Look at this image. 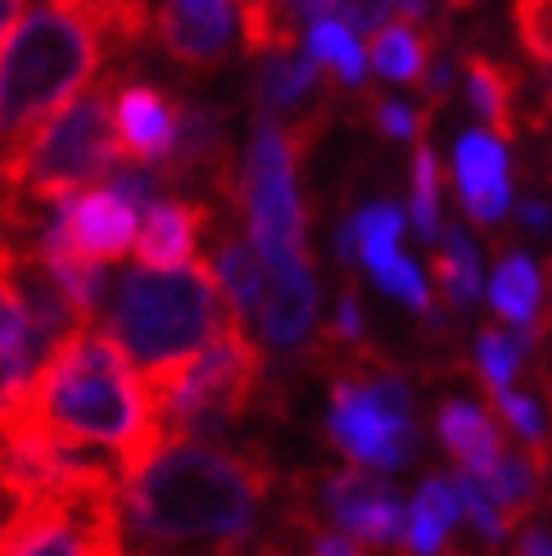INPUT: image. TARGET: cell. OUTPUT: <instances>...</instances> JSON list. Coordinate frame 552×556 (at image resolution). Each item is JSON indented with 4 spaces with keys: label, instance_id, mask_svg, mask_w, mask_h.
I'll list each match as a JSON object with an SVG mask.
<instances>
[{
    "label": "cell",
    "instance_id": "8992f818",
    "mask_svg": "<svg viewBox=\"0 0 552 556\" xmlns=\"http://www.w3.org/2000/svg\"><path fill=\"white\" fill-rule=\"evenodd\" d=\"M259 380H263V353L231 317V326L200 357H190V363L163 376H150L146 384L173 439H213L231 430L254 407Z\"/></svg>",
    "mask_w": 552,
    "mask_h": 556
},
{
    "label": "cell",
    "instance_id": "f35d334b",
    "mask_svg": "<svg viewBox=\"0 0 552 556\" xmlns=\"http://www.w3.org/2000/svg\"><path fill=\"white\" fill-rule=\"evenodd\" d=\"M516 556H552V534L543 525H526V530L516 534Z\"/></svg>",
    "mask_w": 552,
    "mask_h": 556
},
{
    "label": "cell",
    "instance_id": "44dd1931",
    "mask_svg": "<svg viewBox=\"0 0 552 556\" xmlns=\"http://www.w3.org/2000/svg\"><path fill=\"white\" fill-rule=\"evenodd\" d=\"M37 249H41L50 276L60 281V290L68 294V303L77 308V317L91 326V321H96V308H100V294H104V267H100L96 258H87V254H81V249L68 240L60 208H54V217L41 227Z\"/></svg>",
    "mask_w": 552,
    "mask_h": 556
},
{
    "label": "cell",
    "instance_id": "ffe728a7",
    "mask_svg": "<svg viewBox=\"0 0 552 556\" xmlns=\"http://www.w3.org/2000/svg\"><path fill=\"white\" fill-rule=\"evenodd\" d=\"M439 426V443L449 448V457L457 462V470H472V476H489L493 466L503 462V430L499 421L480 407V403H466V399H449L435 416Z\"/></svg>",
    "mask_w": 552,
    "mask_h": 556
},
{
    "label": "cell",
    "instance_id": "60d3db41",
    "mask_svg": "<svg viewBox=\"0 0 552 556\" xmlns=\"http://www.w3.org/2000/svg\"><path fill=\"white\" fill-rule=\"evenodd\" d=\"M336 254H340V263H353V258H357V236H353V222H344V227L336 231Z\"/></svg>",
    "mask_w": 552,
    "mask_h": 556
},
{
    "label": "cell",
    "instance_id": "ee69618b",
    "mask_svg": "<svg viewBox=\"0 0 552 556\" xmlns=\"http://www.w3.org/2000/svg\"><path fill=\"white\" fill-rule=\"evenodd\" d=\"M543 91H548V109H552V68H543Z\"/></svg>",
    "mask_w": 552,
    "mask_h": 556
},
{
    "label": "cell",
    "instance_id": "e0dca14e",
    "mask_svg": "<svg viewBox=\"0 0 552 556\" xmlns=\"http://www.w3.org/2000/svg\"><path fill=\"white\" fill-rule=\"evenodd\" d=\"M114 123L123 159L131 163H163L177 146V104L159 87H141V81L123 87L114 104Z\"/></svg>",
    "mask_w": 552,
    "mask_h": 556
},
{
    "label": "cell",
    "instance_id": "5bb4252c",
    "mask_svg": "<svg viewBox=\"0 0 552 556\" xmlns=\"http://www.w3.org/2000/svg\"><path fill=\"white\" fill-rule=\"evenodd\" d=\"M453 177L466 217L480 227L503 222V213L512 208V163L499 131H466L453 150Z\"/></svg>",
    "mask_w": 552,
    "mask_h": 556
},
{
    "label": "cell",
    "instance_id": "4dcf8cb0",
    "mask_svg": "<svg viewBox=\"0 0 552 556\" xmlns=\"http://www.w3.org/2000/svg\"><path fill=\"white\" fill-rule=\"evenodd\" d=\"M412 227L426 244L444 240V217H439V159L426 141L412 154Z\"/></svg>",
    "mask_w": 552,
    "mask_h": 556
},
{
    "label": "cell",
    "instance_id": "b9f144b4",
    "mask_svg": "<svg viewBox=\"0 0 552 556\" xmlns=\"http://www.w3.org/2000/svg\"><path fill=\"white\" fill-rule=\"evenodd\" d=\"M390 5H394V14H399L403 23H417V18H426L430 0H390Z\"/></svg>",
    "mask_w": 552,
    "mask_h": 556
},
{
    "label": "cell",
    "instance_id": "d4e9b609",
    "mask_svg": "<svg viewBox=\"0 0 552 556\" xmlns=\"http://www.w3.org/2000/svg\"><path fill=\"white\" fill-rule=\"evenodd\" d=\"M539 330L543 326H512V330H485L476 340V371L489 384V394H503L512 389V380L526 367V357L539 344Z\"/></svg>",
    "mask_w": 552,
    "mask_h": 556
},
{
    "label": "cell",
    "instance_id": "52a82bcc",
    "mask_svg": "<svg viewBox=\"0 0 552 556\" xmlns=\"http://www.w3.org/2000/svg\"><path fill=\"white\" fill-rule=\"evenodd\" d=\"M313 127H281L272 114L254 127L250 159H244L240 204L250 222V240L263 254L267 271H286L309 263V240H303V204H299V150L309 146Z\"/></svg>",
    "mask_w": 552,
    "mask_h": 556
},
{
    "label": "cell",
    "instance_id": "603a6c76",
    "mask_svg": "<svg viewBox=\"0 0 552 556\" xmlns=\"http://www.w3.org/2000/svg\"><path fill=\"white\" fill-rule=\"evenodd\" d=\"M489 308L499 313L507 326H543L539 308H543V276L539 267L512 249V254L499 258L493 267V281H489Z\"/></svg>",
    "mask_w": 552,
    "mask_h": 556
},
{
    "label": "cell",
    "instance_id": "83f0119b",
    "mask_svg": "<svg viewBox=\"0 0 552 556\" xmlns=\"http://www.w3.org/2000/svg\"><path fill=\"white\" fill-rule=\"evenodd\" d=\"M303 46H309V54L322 68H330L340 81H349V87H357V81L367 77V54H363L357 27L349 18H317V23H309Z\"/></svg>",
    "mask_w": 552,
    "mask_h": 556
},
{
    "label": "cell",
    "instance_id": "5b68a950",
    "mask_svg": "<svg viewBox=\"0 0 552 556\" xmlns=\"http://www.w3.org/2000/svg\"><path fill=\"white\" fill-rule=\"evenodd\" d=\"M118 77H104L87 96L68 100L60 114L0 150V190L23 194L27 204H64L77 186L104 181L123 159V141L109 114V91Z\"/></svg>",
    "mask_w": 552,
    "mask_h": 556
},
{
    "label": "cell",
    "instance_id": "d6986e66",
    "mask_svg": "<svg viewBox=\"0 0 552 556\" xmlns=\"http://www.w3.org/2000/svg\"><path fill=\"white\" fill-rule=\"evenodd\" d=\"M213 276H217V286H223L231 317L240 326H250L263 308L272 271H267L263 254L254 249V240H240L231 231V222H223V217H213Z\"/></svg>",
    "mask_w": 552,
    "mask_h": 556
},
{
    "label": "cell",
    "instance_id": "484cf974",
    "mask_svg": "<svg viewBox=\"0 0 552 556\" xmlns=\"http://www.w3.org/2000/svg\"><path fill=\"white\" fill-rule=\"evenodd\" d=\"M466 96H472V104H476V114L503 136L516 131V81H512V73L503 68V64H493V60H485V54H472L466 60Z\"/></svg>",
    "mask_w": 552,
    "mask_h": 556
},
{
    "label": "cell",
    "instance_id": "8fae6325",
    "mask_svg": "<svg viewBox=\"0 0 552 556\" xmlns=\"http://www.w3.org/2000/svg\"><path fill=\"white\" fill-rule=\"evenodd\" d=\"M322 511L330 516L336 530L353 534L363 547H376V552L399 547L407 530V507L399 503V493L363 466L336 470V476L322 480Z\"/></svg>",
    "mask_w": 552,
    "mask_h": 556
},
{
    "label": "cell",
    "instance_id": "ab89813d",
    "mask_svg": "<svg viewBox=\"0 0 552 556\" xmlns=\"http://www.w3.org/2000/svg\"><path fill=\"white\" fill-rule=\"evenodd\" d=\"M520 227L548 231V227H552V208H548L543 200H526V204H520Z\"/></svg>",
    "mask_w": 552,
    "mask_h": 556
},
{
    "label": "cell",
    "instance_id": "cb8c5ba5",
    "mask_svg": "<svg viewBox=\"0 0 552 556\" xmlns=\"http://www.w3.org/2000/svg\"><path fill=\"white\" fill-rule=\"evenodd\" d=\"M435 281L444 290V299L453 308H472V303L485 294V271H480V249L462 227H449L444 240H439L435 254Z\"/></svg>",
    "mask_w": 552,
    "mask_h": 556
},
{
    "label": "cell",
    "instance_id": "7bdbcfd3",
    "mask_svg": "<svg viewBox=\"0 0 552 556\" xmlns=\"http://www.w3.org/2000/svg\"><path fill=\"white\" fill-rule=\"evenodd\" d=\"M23 5H27V0H0V41H5V33H10V27L18 23Z\"/></svg>",
    "mask_w": 552,
    "mask_h": 556
},
{
    "label": "cell",
    "instance_id": "74e56055",
    "mask_svg": "<svg viewBox=\"0 0 552 556\" xmlns=\"http://www.w3.org/2000/svg\"><path fill=\"white\" fill-rule=\"evenodd\" d=\"M330 336L340 344H363V308H357L353 294H340L336 303V326H330Z\"/></svg>",
    "mask_w": 552,
    "mask_h": 556
},
{
    "label": "cell",
    "instance_id": "d590c367",
    "mask_svg": "<svg viewBox=\"0 0 552 556\" xmlns=\"http://www.w3.org/2000/svg\"><path fill=\"white\" fill-rule=\"evenodd\" d=\"M372 114H376V127L390 136V141H422L426 114H417V109H407V104H399V100H376Z\"/></svg>",
    "mask_w": 552,
    "mask_h": 556
},
{
    "label": "cell",
    "instance_id": "30bf717a",
    "mask_svg": "<svg viewBox=\"0 0 552 556\" xmlns=\"http://www.w3.org/2000/svg\"><path fill=\"white\" fill-rule=\"evenodd\" d=\"M18 254H23V244L0 236V416L23 403L41 363L50 357L37 330V317L27 308L23 286H18Z\"/></svg>",
    "mask_w": 552,
    "mask_h": 556
},
{
    "label": "cell",
    "instance_id": "ba28073f",
    "mask_svg": "<svg viewBox=\"0 0 552 556\" xmlns=\"http://www.w3.org/2000/svg\"><path fill=\"white\" fill-rule=\"evenodd\" d=\"M330 443L363 470H399L417 457V421H412L407 384L385 371L363 367V357L330 384Z\"/></svg>",
    "mask_w": 552,
    "mask_h": 556
},
{
    "label": "cell",
    "instance_id": "2e32d148",
    "mask_svg": "<svg viewBox=\"0 0 552 556\" xmlns=\"http://www.w3.org/2000/svg\"><path fill=\"white\" fill-rule=\"evenodd\" d=\"M213 208L196 200H154L146 208V227L136 236V258L141 267H186L200 258V236L213 227Z\"/></svg>",
    "mask_w": 552,
    "mask_h": 556
},
{
    "label": "cell",
    "instance_id": "4316f807",
    "mask_svg": "<svg viewBox=\"0 0 552 556\" xmlns=\"http://www.w3.org/2000/svg\"><path fill=\"white\" fill-rule=\"evenodd\" d=\"M317 60L313 54H267V64L254 77L259 91V109L276 114V109H299L309 100V91L317 87Z\"/></svg>",
    "mask_w": 552,
    "mask_h": 556
},
{
    "label": "cell",
    "instance_id": "4fadbf2b",
    "mask_svg": "<svg viewBox=\"0 0 552 556\" xmlns=\"http://www.w3.org/2000/svg\"><path fill=\"white\" fill-rule=\"evenodd\" d=\"M154 41L186 68H217L231 46V5L227 0H168L154 10Z\"/></svg>",
    "mask_w": 552,
    "mask_h": 556
},
{
    "label": "cell",
    "instance_id": "f1b7e54d",
    "mask_svg": "<svg viewBox=\"0 0 552 556\" xmlns=\"http://www.w3.org/2000/svg\"><path fill=\"white\" fill-rule=\"evenodd\" d=\"M372 64L390 81H422L430 68V41L412 23H385L372 41Z\"/></svg>",
    "mask_w": 552,
    "mask_h": 556
},
{
    "label": "cell",
    "instance_id": "f546056e",
    "mask_svg": "<svg viewBox=\"0 0 552 556\" xmlns=\"http://www.w3.org/2000/svg\"><path fill=\"white\" fill-rule=\"evenodd\" d=\"M543 470H548V457H539V453H503V462L480 480L503 503L507 516H526L543 493Z\"/></svg>",
    "mask_w": 552,
    "mask_h": 556
},
{
    "label": "cell",
    "instance_id": "9a60e30c",
    "mask_svg": "<svg viewBox=\"0 0 552 556\" xmlns=\"http://www.w3.org/2000/svg\"><path fill=\"white\" fill-rule=\"evenodd\" d=\"M64 217V231L68 240L81 249L87 258L96 263H114L123 258L131 240H136V208L123 200L118 190H87V194H77V200H64V204H54Z\"/></svg>",
    "mask_w": 552,
    "mask_h": 556
},
{
    "label": "cell",
    "instance_id": "e575fe53",
    "mask_svg": "<svg viewBox=\"0 0 552 556\" xmlns=\"http://www.w3.org/2000/svg\"><path fill=\"white\" fill-rule=\"evenodd\" d=\"M376 276V286L385 294H394L399 303H407L412 313H422V317H435V303H430V290H426V276L417 271V263L394 254V258H385L380 267H372Z\"/></svg>",
    "mask_w": 552,
    "mask_h": 556
},
{
    "label": "cell",
    "instance_id": "9c48e42d",
    "mask_svg": "<svg viewBox=\"0 0 552 556\" xmlns=\"http://www.w3.org/2000/svg\"><path fill=\"white\" fill-rule=\"evenodd\" d=\"M0 556H131L118 480L10 507Z\"/></svg>",
    "mask_w": 552,
    "mask_h": 556
},
{
    "label": "cell",
    "instance_id": "d6a6232c",
    "mask_svg": "<svg viewBox=\"0 0 552 556\" xmlns=\"http://www.w3.org/2000/svg\"><path fill=\"white\" fill-rule=\"evenodd\" d=\"M453 484H457V497H462V516L476 525V534H480L489 547L507 543V534H512V516L503 511L499 497L489 493V484H485L480 476H472V470H457Z\"/></svg>",
    "mask_w": 552,
    "mask_h": 556
},
{
    "label": "cell",
    "instance_id": "7c38bea8",
    "mask_svg": "<svg viewBox=\"0 0 552 556\" xmlns=\"http://www.w3.org/2000/svg\"><path fill=\"white\" fill-rule=\"evenodd\" d=\"M159 181L163 186L209 181L227 200H240V190L231 186V150H227V131H223V114L217 109L196 104V100L177 104V146L159 163Z\"/></svg>",
    "mask_w": 552,
    "mask_h": 556
},
{
    "label": "cell",
    "instance_id": "7402d4cb",
    "mask_svg": "<svg viewBox=\"0 0 552 556\" xmlns=\"http://www.w3.org/2000/svg\"><path fill=\"white\" fill-rule=\"evenodd\" d=\"M462 520V497L449 476H430L407 507V530H403V552L407 556H444L453 530Z\"/></svg>",
    "mask_w": 552,
    "mask_h": 556
},
{
    "label": "cell",
    "instance_id": "3957f363",
    "mask_svg": "<svg viewBox=\"0 0 552 556\" xmlns=\"http://www.w3.org/2000/svg\"><path fill=\"white\" fill-rule=\"evenodd\" d=\"M227 326H231V308L204 258L168 271L159 267L123 271L114 308H109L104 321L109 340L131 357V367L146 380L200 357Z\"/></svg>",
    "mask_w": 552,
    "mask_h": 556
},
{
    "label": "cell",
    "instance_id": "1f68e13d",
    "mask_svg": "<svg viewBox=\"0 0 552 556\" xmlns=\"http://www.w3.org/2000/svg\"><path fill=\"white\" fill-rule=\"evenodd\" d=\"M403 213L399 204H367L363 213L353 217V236H357V258L367 267H380L385 258L399 254V240H403Z\"/></svg>",
    "mask_w": 552,
    "mask_h": 556
},
{
    "label": "cell",
    "instance_id": "277c9868",
    "mask_svg": "<svg viewBox=\"0 0 552 556\" xmlns=\"http://www.w3.org/2000/svg\"><path fill=\"white\" fill-rule=\"evenodd\" d=\"M100 27L60 0L41 5L0 50V150L60 114L77 91H87L104 46Z\"/></svg>",
    "mask_w": 552,
    "mask_h": 556
},
{
    "label": "cell",
    "instance_id": "f6af8a7d",
    "mask_svg": "<svg viewBox=\"0 0 552 556\" xmlns=\"http://www.w3.org/2000/svg\"><path fill=\"white\" fill-rule=\"evenodd\" d=\"M457 5H466V0H457Z\"/></svg>",
    "mask_w": 552,
    "mask_h": 556
},
{
    "label": "cell",
    "instance_id": "7a4b0ae2",
    "mask_svg": "<svg viewBox=\"0 0 552 556\" xmlns=\"http://www.w3.org/2000/svg\"><path fill=\"white\" fill-rule=\"evenodd\" d=\"M272 470L236 448L204 439H173L123 480V525L154 552L213 543V556H254L250 534Z\"/></svg>",
    "mask_w": 552,
    "mask_h": 556
},
{
    "label": "cell",
    "instance_id": "8d00e7d4",
    "mask_svg": "<svg viewBox=\"0 0 552 556\" xmlns=\"http://www.w3.org/2000/svg\"><path fill=\"white\" fill-rule=\"evenodd\" d=\"M390 14H394L390 0H344V18L357 27V33H372L376 37Z\"/></svg>",
    "mask_w": 552,
    "mask_h": 556
},
{
    "label": "cell",
    "instance_id": "836d02e7",
    "mask_svg": "<svg viewBox=\"0 0 552 556\" xmlns=\"http://www.w3.org/2000/svg\"><path fill=\"white\" fill-rule=\"evenodd\" d=\"M493 403H499V416L512 426V434L526 443L530 453L548 457V439H552V416H548V407H543L535 394H520V389H503V394H493Z\"/></svg>",
    "mask_w": 552,
    "mask_h": 556
},
{
    "label": "cell",
    "instance_id": "ac0fdd59",
    "mask_svg": "<svg viewBox=\"0 0 552 556\" xmlns=\"http://www.w3.org/2000/svg\"><path fill=\"white\" fill-rule=\"evenodd\" d=\"M259 336L267 349H299L309 340V330L317 321V286H313V271L309 263L303 267H286V271H272L267 294H263V308H259Z\"/></svg>",
    "mask_w": 552,
    "mask_h": 556
},
{
    "label": "cell",
    "instance_id": "6da1fadb",
    "mask_svg": "<svg viewBox=\"0 0 552 556\" xmlns=\"http://www.w3.org/2000/svg\"><path fill=\"white\" fill-rule=\"evenodd\" d=\"M0 421L33 426L68 448L114 453L123 480L168 443V426H163L146 376L109 340V330L96 326H77L54 344L23 403Z\"/></svg>",
    "mask_w": 552,
    "mask_h": 556
}]
</instances>
